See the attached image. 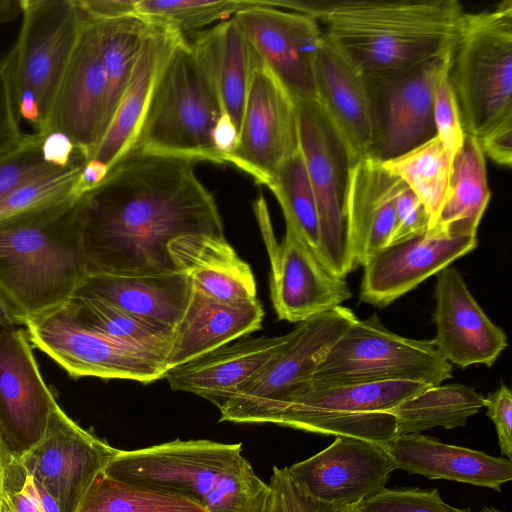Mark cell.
Masks as SVG:
<instances>
[{
    "label": "cell",
    "instance_id": "6da1fadb",
    "mask_svg": "<svg viewBox=\"0 0 512 512\" xmlns=\"http://www.w3.org/2000/svg\"><path fill=\"white\" fill-rule=\"evenodd\" d=\"M195 164L132 149L80 197L88 275L179 272L168 251L174 239L224 235L215 198L198 179Z\"/></svg>",
    "mask_w": 512,
    "mask_h": 512
},
{
    "label": "cell",
    "instance_id": "7a4b0ae2",
    "mask_svg": "<svg viewBox=\"0 0 512 512\" xmlns=\"http://www.w3.org/2000/svg\"><path fill=\"white\" fill-rule=\"evenodd\" d=\"M314 18L365 74L408 68L453 50L465 13L457 0H268Z\"/></svg>",
    "mask_w": 512,
    "mask_h": 512
},
{
    "label": "cell",
    "instance_id": "3957f363",
    "mask_svg": "<svg viewBox=\"0 0 512 512\" xmlns=\"http://www.w3.org/2000/svg\"><path fill=\"white\" fill-rule=\"evenodd\" d=\"M80 197L0 223V290L25 321L66 303L88 275Z\"/></svg>",
    "mask_w": 512,
    "mask_h": 512
},
{
    "label": "cell",
    "instance_id": "277c9868",
    "mask_svg": "<svg viewBox=\"0 0 512 512\" xmlns=\"http://www.w3.org/2000/svg\"><path fill=\"white\" fill-rule=\"evenodd\" d=\"M103 472L190 498L208 512H268L270 507V486L242 454V443L175 439L119 450Z\"/></svg>",
    "mask_w": 512,
    "mask_h": 512
},
{
    "label": "cell",
    "instance_id": "5b68a950",
    "mask_svg": "<svg viewBox=\"0 0 512 512\" xmlns=\"http://www.w3.org/2000/svg\"><path fill=\"white\" fill-rule=\"evenodd\" d=\"M222 113L212 78L182 37L158 75L133 149L225 164L212 142Z\"/></svg>",
    "mask_w": 512,
    "mask_h": 512
},
{
    "label": "cell",
    "instance_id": "8992f818",
    "mask_svg": "<svg viewBox=\"0 0 512 512\" xmlns=\"http://www.w3.org/2000/svg\"><path fill=\"white\" fill-rule=\"evenodd\" d=\"M21 7L19 35L3 61L19 121L45 134L83 14L76 0H21Z\"/></svg>",
    "mask_w": 512,
    "mask_h": 512
},
{
    "label": "cell",
    "instance_id": "52a82bcc",
    "mask_svg": "<svg viewBox=\"0 0 512 512\" xmlns=\"http://www.w3.org/2000/svg\"><path fill=\"white\" fill-rule=\"evenodd\" d=\"M466 134L512 119V1L465 12L448 72Z\"/></svg>",
    "mask_w": 512,
    "mask_h": 512
},
{
    "label": "cell",
    "instance_id": "ba28073f",
    "mask_svg": "<svg viewBox=\"0 0 512 512\" xmlns=\"http://www.w3.org/2000/svg\"><path fill=\"white\" fill-rule=\"evenodd\" d=\"M453 366L433 339H411L388 330L376 314L357 319L331 346L309 385H339L413 381L430 386L452 378Z\"/></svg>",
    "mask_w": 512,
    "mask_h": 512
},
{
    "label": "cell",
    "instance_id": "9c48e42d",
    "mask_svg": "<svg viewBox=\"0 0 512 512\" xmlns=\"http://www.w3.org/2000/svg\"><path fill=\"white\" fill-rule=\"evenodd\" d=\"M428 387L413 381L329 387L304 382L270 423L386 446L397 436L395 417L388 411Z\"/></svg>",
    "mask_w": 512,
    "mask_h": 512
},
{
    "label": "cell",
    "instance_id": "30bf717a",
    "mask_svg": "<svg viewBox=\"0 0 512 512\" xmlns=\"http://www.w3.org/2000/svg\"><path fill=\"white\" fill-rule=\"evenodd\" d=\"M357 319L351 309L338 306L297 323L279 352L221 399L219 421L270 423Z\"/></svg>",
    "mask_w": 512,
    "mask_h": 512
},
{
    "label": "cell",
    "instance_id": "8fae6325",
    "mask_svg": "<svg viewBox=\"0 0 512 512\" xmlns=\"http://www.w3.org/2000/svg\"><path fill=\"white\" fill-rule=\"evenodd\" d=\"M31 344L71 377L121 379L149 384L164 378L165 358L84 325L67 303L25 321Z\"/></svg>",
    "mask_w": 512,
    "mask_h": 512
},
{
    "label": "cell",
    "instance_id": "7c38bea8",
    "mask_svg": "<svg viewBox=\"0 0 512 512\" xmlns=\"http://www.w3.org/2000/svg\"><path fill=\"white\" fill-rule=\"evenodd\" d=\"M297 108L299 147L318 211L317 257L331 272L345 278L354 271L345 218L348 156L316 100H298Z\"/></svg>",
    "mask_w": 512,
    "mask_h": 512
},
{
    "label": "cell",
    "instance_id": "4fadbf2b",
    "mask_svg": "<svg viewBox=\"0 0 512 512\" xmlns=\"http://www.w3.org/2000/svg\"><path fill=\"white\" fill-rule=\"evenodd\" d=\"M452 53L408 68L365 75L374 124L368 156L385 161L436 136L435 91Z\"/></svg>",
    "mask_w": 512,
    "mask_h": 512
},
{
    "label": "cell",
    "instance_id": "5bb4252c",
    "mask_svg": "<svg viewBox=\"0 0 512 512\" xmlns=\"http://www.w3.org/2000/svg\"><path fill=\"white\" fill-rule=\"evenodd\" d=\"M270 260V294L279 320L300 323L325 313L352 297L345 278L331 272L292 227L275 238L265 198L253 204Z\"/></svg>",
    "mask_w": 512,
    "mask_h": 512
},
{
    "label": "cell",
    "instance_id": "9a60e30c",
    "mask_svg": "<svg viewBox=\"0 0 512 512\" xmlns=\"http://www.w3.org/2000/svg\"><path fill=\"white\" fill-rule=\"evenodd\" d=\"M299 148L297 101L262 63L252 76L239 143L227 164L268 188Z\"/></svg>",
    "mask_w": 512,
    "mask_h": 512
},
{
    "label": "cell",
    "instance_id": "2e32d148",
    "mask_svg": "<svg viewBox=\"0 0 512 512\" xmlns=\"http://www.w3.org/2000/svg\"><path fill=\"white\" fill-rule=\"evenodd\" d=\"M118 452L79 426L57 403L41 440L19 458L32 481L56 500L61 512H76L96 476Z\"/></svg>",
    "mask_w": 512,
    "mask_h": 512
},
{
    "label": "cell",
    "instance_id": "e0dca14e",
    "mask_svg": "<svg viewBox=\"0 0 512 512\" xmlns=\"http://www.w3.org/2000/svg\"><path fill=\"white\" fill-rule=\"evenodd\" d=\"M233 18L263 64L296 101L316 100L313 64L324 33L314 18L273 7L266 0H255Z\"/></svg>",
    "mask_w": 512,
    "mask_h": 512
},
{
    "label": "cell",
    "instance_id": "ac0fdd59",
    "mask_svg": "<svg viewBox=\"0 0 512 512\" xmlns=\"http://www.w3.org/2000/svg\"><path fill=\"white\" fill-rule=\"evenodd\" d=\"M396 469L385 446L348 436H335L320 452L286 467L293 481L313 498L349 508L386 488Z\"/></svg>",
    "mask_w": 512,
    "mask_h": 512
},
{
    "label": "cell",
    "instance_id": "d6986e66",
    "mask_svg": "<svg viewBox=\"0 0 512 512\" xmlns=\"http://www.w3.org/2000/svg\"><path fill=\"white\" fill-rule=\"evenodd\" d=\"M56 404L25 327L0 333V435L6 450L21 456L33 448Z\"/></svg>",
    "mask_w": 512,
    "mask_h": 512
},
{
    "label": "cell",
    "instance_id": "ffe728a7",
    "mask_svg": "<svg viewBox=\"0 0 512 512\" xmlns=\"http://www.w3.org/2000/svg\"><path fill=\"white\" fill-rule=\"evenodd\" d=\"M106 95L97 23L83 15L76 48L51 110L48 132L68 136L85 162L104 134Z\"/></svg>",
    "mask_w": 512,
    "mask_h": 512
},
{
    "label": "cell",
    "instance_id": "44dd1931",
    "mask_svg": "<svg viewBox=\"0 0 512 512\" xmlns=\"http://www.w3.org/2000/svg\"><path fill=\"white\" fill-rule=\"evenodd\" d=\"M477 245V237L446 238L427 232L391 243L363 264L359 299L384 308Z\"/></svg>",
    "mask_w": 512,
    "mask_h": 512
},
{
    "label": "cell",
    "instance_id": "7402d4cb",
    "mask_svg": "<svg viewBox=\"0 0 512 512\" xmlns=\"http://www.w3.org/2000/svg\"><path fill=\"white\" fill-rule=\"evenodd\" d=\"M436 275L437 350L460 368L491 367L508 346L506 333L485 314L457 269L448 266Z\"/></svg>",
    "mask_w": 512,
    "mask_h": 512
},
{
    "label": "cell",
    "instance_id": "603a6c76",
    "mask_svg": "<svg viewBox=\"0 0 512 512\" xmlns=\"http://www.w3.org/2000/svg\"><path fill=\"white\" fill-rule=\"evenodd\" d=\"M316 101L340 138L349 164L368 156L374 143L365 74L324 35L313 64Z\"/></svg>",
    "mask_w": 512,
    "mask_h": 512
},
{
    "label": "cell",
    "instance_id": "cb8c5ba5",
    "mask_svg": "<svg viewBox=\"0 0 512 512\" xmlns=\"http://www.w3.org/2000/svg\"><path fill=\"white\" fill-rule=\"evenodd\" d=\"M406 187L377 158L365 156L349 166L345 218L354 270L389 244L396 202Z\"/></svg>",
    "mask_w": 512,
    "mask_h": 512
},
{
    "label": "cell",
    "instance_id": "d4e9b609",
    "mask_svg": "<svg viewBox=\"0 0 512 512\" xmlns=\"http://www.w3.org/2000/svg\"><path fill=\"white\" fill-rule=\"evenodd\" d=\"M396 468L429 480H448L501 491L512 480V461L419 434L397 435L386 446Z\"/></svg>",
    "mask_w": 512,
    "mask_h": 512
},
{
    "label": "cell",
    "instance_id": "484cf974",
    "mask_svg": "<svg viewBox=\"0 0 512 512\" xmlns=\"http://www.w3.org/2000/svg\"><path fill=\"white\" fill-rule=\"evenodd\" d=\"M289 338L290 332L277 337H242L169 369L164 378L172 390L196 394L217 406L263 368Z\"/></svg>",
    "mask_w": 512,
    "mask_h": 512
},
{
    "label": "cell",
    "instance_id": "4316f807",
    "mask_svg": "<svg viewBox=\"0 0 512 512\" xmlns=\"http://www.w3.org/2000/svg\"><path fill=\"white\" fill-rule=\"evenodd\" d=\"M264 310L259 299L226 303L192 288L185 313L174 328L165 359L171 369L262 328Z\"/></svg>",
    "mask_w": 512,
    "mask_h": 512
},
{
    "label": "cell",
    "instance_id": "83f0119b",
    "mask_svg": "<svg viewBox=\"0 0 512 512\" xmlns=\"http://www.w3.org/2000/svg\"><path fill=\"white\" fill-rule=\"evenodd\" d=\"M182 37L152 25L112 121L89 160L110 170L133 149L158 75Z\"/></svg>",
    "mask_w": 512,
    "mask_h": 512
},
{
    "label": "cell",
    "instance_id": "f1b7e54d",
    "mask_svg": "<svg viewBox=\"0 0 512 512\" xmlns=\"http://www.w3.org/2000/svg\"><path fill=\"white\" fill-rule=\"evenodd\" d=\"M168 251L178 270L188 275L194 290L226 303L258 299L250 265L224 235L182 236L168 245Z\"/></svg>",
    "mask_w": 512,
    "mask_h": 512
},
{
    "label": "cell",
    "instance_id": "f546056e",
    "mask_svg": "<svg viewBox=\"0 0 512 512\" xmlns=\"http://www.w3.org/2000/svg\"><path fill=\"white\" fill-rule=\"evenodd\" d=\"M185 38L212 78L223 112L240 132L249 85L261 58L234 18Z\"/></svg>",
    "mask_w": 512,
    "mask_h": 512
},
{
    "label": "cell",
    "instance_id": "4dcf8cb0",
    "mask_svg": "<svg viewBox=\"0 0 512 512\" xmlns=\"http://www.w3.org/2000/svg\"><path fill=\"white\" fill-rule=\"evenodd\" d=\"M76 292L93 295L137 317L174 329L188 306L192 284L181 271L143 276L89 274Z\"/></svg>",
    "mask_w": 512,
    "mask_h": 512
},
{
    "label": "cell",
    "instance_id": "1f68e13d",
    "mask_svg": "<svg viewBox=\"0 0 512 512\" xmlns=\"http://www.w3.org/2000/svg\"><path fill=\"white\" fill-rule=\"evenodd\" d=\"M490 198L485 155L479 140L466 134L452 164L447 199L427 233L446 238L476 237Z\"/></svg>",
    "mask_w": 512,
    "mask_h": 512
},
{
    "label": "cell",
    "instance_id": "d6a6232c",
    "mask_svg": "<svg viewBox=\"0 0 512 512\" xmlns=\"http://www.w3.org/2000/svg\"><path fill=\"white\" fill-rule=\"evenodd\" d=\"M485 397L459 383L430 386L388 412L396 420L397 435L419 434L434 427H464L484 408Z\"/></svg>",
    "mask_w": 512,
    "mask_h": 512
},
{
    "label": "cell",
    "instance_id": "836d02e7",
    "mask_svg": "<svg viewBox=\"0 0 512 512\" xmlns=\"http://www.w3.org/2000/svg\"><path fill=\"white\" fill-rule=\"evenodd\" d=\"M66 303L89 328L166 359L173 339V328L137 317L89 294L76 292Z\"/></svg>",
    "mask_w": 512,
    "mask_h": 512
},
{
    "label": "cell",
    "instance_id": "e575fe53",
    "mask_svg": "<svg viewBox=\"0 0 512 512\" xmlns=\"http://www.w3.org/2000/svg\"><path fill=\"white\" fill-rule=\"evenodd\" d=\"M95 22L98 27L100 54L107 85L105 133L130 80L143 41L152 25L137 15Z\"/></svg>",
    "mask_w": 512,
    "mask_h": 512
},
{
    "label": "cell",
    "instance_id": "d590c367",
    "mask_svg": "<svg viewBox=\"0 0 512 512\" xmlns=\"http://www.w3.org/2000/svg\"><path fill=\"white\" fill-rule=\"evenodd\" d=\"M382 163L423 204L428 216L427 231L431 230L447 199L452 172V165L438 137Z\"/></svg>",
    "mask_w": 512,
    "mask_h": 512
},
{
    "label": "cell",
    "instance_id": "8d00e7d4",
    "mask_svg": "<svg viewBox=\"0 0 512 512\" xmlns=\"http://www.w3.org/2000/svg\"><path fill=\"white\" fill-rule=\"evenodd\" d=\"M76 512H208L184 496L134 485L100 472Z\"/></svg>",
    "mask_w": 512,
    "mask_h": 512
},
{
    "label": "cell",
    "instance_id": "74e56055",
    "mask_svg": "<svg viewBox=\"0 0 512 512\" xmlns=\"http://www.w3.org/2000/svg\"><path fill=\"white\" fill-rule=\"evenodd\" d=\"M268 188L281 207L285 224L294 229L317 257L320 242L318 211L300 148L282 164Z\"/></svg>",
    "mask_w": 512,
    "mask_h": 512
},
{
    "label": "cell",
    "instance_id": "f35d334b",
    "mask_svg": "<svg viewBox=\"0 0 512 512\" xmlns=\"http://www.w3.org/2000/svg\"><path fill=\"white\" fill-rule=\"evenodd\" d=\"M255 4V0H138L136 15L183 37L220 23Z\"/></svg>",
    "mask_w": 512,
    "mask_h": 512
},
{
    "label": "cell",
    "instance_id": "ab89813d",
    "mask_svg": "<svg viewBox=\"0 0 512 512\" xmlns=\"http://www.w3.org/2000/svg\"><path fill=\"white\" fill-rule=\"evenodd\" d=\"M357 512H473L446 503L439 490L421 488H384L355 507Z\"/></svg>",
    "mask_w": 512,
    "mask_h": 512
},
{
    "label": "cell",
    "instance_id": "60d3db41",
    "mask_svg": "<svg viewBox=\"0 0 512 512\" xmlns=\"http://www.w3.org/2000/svg\"><path fill=\"white\" fill-rule=\"evenodd\" d=\"M42 138V134H27L21 145L0 157V197L25 182L63 168L45 160Z\"/></svg>",
    "mask_w": 512,
    "mask_h": 512
},
{
    "label": "cell",
    "instance_id": "b9f144b4",
    "mask_svg": "<svg viewBox=\"0 0 512 512\" xmlns=\"http://www.w3.org/2000/svg\"><path fill=\"white\" fill-rule=\"evenodd\" d=\"M449 68L441 75L436 87L434 121L436 136L452 165L462 148L466 133L463 128L458 102L449 81Z\"/></svg>",
    "mask_w": 512,
    "mask_h": 512
},
{
    "label": "cell",
    "instance_id": "7bdbcfd3",
    "mask_svg": "<svg viewBox=\"0 0 512 512\" xmlns=\"http://www.w3.org/2000/svg\"><path fill=\"white\" fill-rule=\"evenodd\" d=\"M269 486L271 501L268 512H350L352 510L349 507L333 506L313 498L293 481L286 467L273 466Z\"/></svg>",
    "mask_w": 512,
    "mask_h": 512
},
{
    "label": "cell",
    "instance_id": "ee69618b",
    "mask_svg": "<svg viewBox=\"0 0 512 512\" xmlns=\"http://www.w3.org/2000/svg\"><path fill=\"white\" fill-rule=\"evenodd\" d=\"M0 512H43L19 456L8 451L4 461Z\"/></svg>",
    "mask_w": 512,
    "mask_h": 512
},
{
    "label": "cell",
    "instance_id": "f6af8a7d",
    "mask_svg": "<svg viewBox=\"0 0 512 512\" xmlns=\"http://www.w3.org/2000/svg\"><path fill=\"white\" fill-rule=\"evenodd\" d=\"M427 230L428 216L425 208L417 196L406 187L396 202V221L389 244L425 233Z\"/></svg>",
    "mask_w": 512,
    "mask_h": 512
},
{
    "label": "cell",
    "instance_id": "bcb514c9",
    "mask_svg": "<svg viewBox=\"0 0 512 512\" xmlns=\"http://www.w3.org/2000/svg\"><path fill=\"white\" fill-rule=\"evenodd\" d=\"M19 126L3 58L0 59V157L11 152L25 140Z\"/></svg>",
    "mask_w": 512,
    "mask_h": 512
},
{
    "label": "cell",
    "instance_id": "7dc6e473",
    "mask_svg": "<svg viewBox=\"0 0 512 512\" xmlns=\"http://www.w3.org/2000/svg\"><path fill=\"white\" fill-rule=\"evenodd\" d=\"M484 407L487 416L493 422L500 452L503 456L512 458V393L510 389L501 384L494 392L485 397Z\"/></svg>",
    "mask_w": 512,
    "mask_h": 512
},
{
    "label": "cell",
    "instance_id": "c3c4849f",
    "mask_svg": "<svg viewBox=\"0 0 512 512\" xmlns=\"http://www.w3.org/2000/svg\"><path fill=\"white\" fill-rule=\"evenodd\" d=\"M478 140L484 155L498 165L511 167L512 119L497 124Z\"/></svg>",
    "mask_w": 512,
    "mask_h": 512
},
{
    "label": "cell",
    "instance_id": "681fc988",
    "mask_svg": "<svg viewBox=\"0 0 512 512\" xmlns=\"http://www.w3.org/2000/svg\"><path fill=\"white\" fill-rule=\"evenodd\" d=\"M42 135V152L45 160L51 165L67 167L76 161L84 160L73 141L65 134L49 131Z\"/></svg>",
    "mask_w": 512,
    "mask_h": 512
},
{
    "label": "cell",
    "instance_id": "f907efd6",
    "mask_svg": "<svg viewBox=\"0 0 512 512\" xmlns=\"http://www.w3.org/2000/svg\"><path fill=\"white\" fill-rule=\"evenodd\" d=\"M138 0H76L83 15L93 21H110L136 15Z\"/></svg>",
    "mask_w": 512,
    "mask_h": 512
},
{
    "label": "cell",
    "instance_id": "816d5d0a",
    "mask_svg": "<svg viewBox=\"0 0 512 512\" xmlns=\"http://www.w3.org/2000/svg\"><path fill=\"white\" fill-rule=\"evenodd\" d=\"M212 142L224 163L227 164L229 156L238 146L239 132L231 118L224 112L214 126Z\"/></svg>",
    "mask_w": 512,
    "mask_h": 512
},
{
    "label": "cell",
    "instance_id": "f5cc1de1",
    "mask_svg": "<svg viewBox=\"0 0 512 512\" xmlns=\"http://www.w3.org/2000/svg\"><path fill=\"white\" fill-rule=\"evenodd\" d=\"M15 327H25V318L0 290V333Z\"/></svg>",
    "mask_w": 512,
    "mask_h": 512
},
{
    "label": "cell",
    "instance_id": "db71d44e",
    "mask_svg": "<svg viewBox=\"0 0 512 512\" xmlns=\"http://www.w3.org/2000/svg\"><path fill=\"white\" fill-rule=\"evenodd\" d=\"M21 12V0H0V24L14 21Z\"/></svg>",
    "mask_w": 512,
    "mask_h": 512
},
{
    "label": "cell",
    "instance_id": "11a10c76",
    "mask_svg": "<svg viewBox=\"0 0 512 512\" xmlns=\"http://www.w3.org/2000/svg\"><path fill=\"white\" fill-rule=\"evenodd\" d=\"M30 477V476H29ZM32 480V479H31ZM35 495L43 512H61L56 500L39 484L33 482Z\"/></svg>",
    "mask_w": 512,
    "mask_h": 512
},
{
    "label": "cell",
    "instance_id": "9f6ffc18",
    "mask_svg": "<svg viewBox=\"0 0 512 512\" xmlns=\"http://www.w3.org/2000/svg\"><path fill=\"white\" fill-rule=\"evenodd\" d=\"M6 452H7V450L5 448L4 442L0 435V493H1V489H2L3 469H4V461H5Z\"/></svg>",
    "mask_w": 512,
    "mask_h": 512
},
{
    "label": "cell",
    "instance_id": "6f0895ef",
    "mask_svg": "<svg viewBox=\"0 0 512 512\" xmlns=\"http://www.w3.org/2000/svg\"><path fill=\"white\" fill-rule=\"evenodd\" d=\"M480 512H501L494 507H484Z\"/></svg>",
    "mask_w": 512,
    "mask_h": 512
},
{
    "label": "cell",
    "instance_id": "680465c9",
    "mask_svg": "<svg viewBox=\"0 0 512 512\" xmlns=\"http://www.w3.org/2000/svg\"><path fill=\"white\" fill-rule=\"evenodd\" d=\"M350 512H357V511H354L353 508H352V510Z\"/></svg>",
    "mask_w": 512,
    "mask_h": 512
}]
</instances>
